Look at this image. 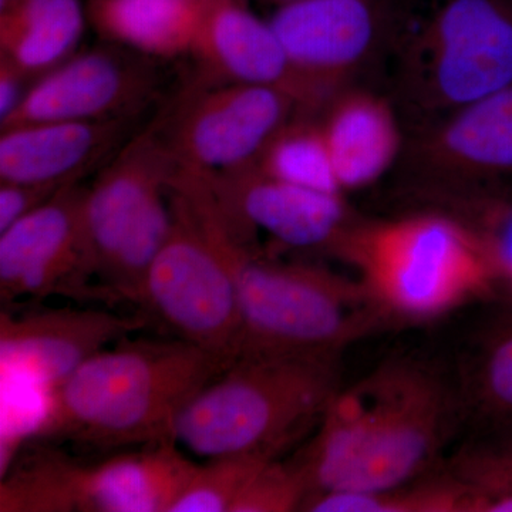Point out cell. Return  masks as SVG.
Here are the masks:
<instances>
[{
  "mask_svg": "<svg viewBox=\"0 0 512 512\" xmlns=\"http://www.w3.org/2000/svg\"><path fill=\"white\" fill-rule=\"evenodd\" d=\"M130 119L43 121L3 128L0 181L76 184L117 148Z\"/></svg>",
  "mask_w": 512,
  "mask_h": 512,
  "instance_id": "obj_18",
  "label": "cell"
},
{
  "mask_svg": "<svg viewBox=\"0 0 512 512\" xmlns=\"http://www.w3.org/2000/svg\"><path fill=\"white\" fill-rule=\"evenodd\" d=\"M198 464L175 441L77 460L47 447L36 468L43 512H170Z\"/></svg>",
  "mask_w": 512,
  "mask_h": 512,
  "instance_id": "obj_11",
  "label": "cell"
},
{
  "mask_svg": "<svg viewBox=\"0 0 512 512\" xmlns=\"http://www.w3.org/2000/svg\"><path fill=\"white\" fill-rule=\"evenodd\" d=\"M18 2L19 0H0V12L9 9L10 6L16 5Z\"/></svg>",
  "mask_w": 512,
  "mask_h": 512,
  "instance_id": "obj_31",
  "label": "cell"
},
{
  "mask_svg": "<svg viewBox=\"0 0 512 512\" xmlns=\"http://www.w3.org/2000/svg\"><path fill=\"white\" fill-rule=\"evenodd\" d=\"M400 163L436 204L512 198V84L417 128Z\"/></svg>",
  "mask_w": 512,
  "mask_h": 512,
  "instance_id": "obj_9",
  "label": "cell"
},
{
  "mask_svg": "<svg viewBox=\"0 0 512 512\" xmlns=\"http://www.w3.org/2000/svg\"><path fill=\"white\" fill-rule=\"evenodd\" d=\"M217 222L237 275L241 315L237 359H340L357 340L392 325L356 276L266 258L218 215Z\"/></svg>",
  "mask_w": 512,
  "mask_h": 512,
  "instance_id": "obj_4",
  "label": "cell"
},
{
  "mask_svg": "<svg viewBox=\"0 0 512 512\" xmlns=\"http://www.w3.org/2000/svg\"><path fill=\"white\" fill-rule=\"evenodd\" d=\"M268 454H231L198 464L170 512H231L238 498L269 461Z\"/></svg>",
  "mask_w": 512,
  "mask_h": 512,
  "instance_id": "obj_25",
  "label": "cell"
},
{
  "mask_svg": "<svg viewBox=\"0 0 512 512\" xmlns=\"http://www.w3.org/2000/svg\"><path fill=\"white\" fill-rule=\"evenodd\" d=\"M204 9L192 0H90L87 16L104 42L165 60L191 53Z\"/></svg>",
  "mask_w": 512,
  "mask_h": 512,
  "instance_id": "obj_20",
  "label": "cell"
},
{
  "mask_svg": "<svg viewBox=\"0 0 512 512\" xmlns=\"http://www.w3.org/2000/svg\"><path fill=\"white\" fill-rule=\"evenodd\" d=\"M380 22L377 0H292L269 19L295 69L328 100L372 56Z\"/></svg>",
  "mask_w": 512,
  "mask_h": 512,
  "instance_id": "obj_16",
  "label": "cell"
},
{
  "mask_svg": "<svg viewBox=\"0 0 512 512\" xmlns=\"http://www.w3.org/2000/svg\"><path fill=\"white\" fill-rule=\"evenodd\" d=\"M84 190L79 183L69 185L53 200L0 232L2 305L52 296L111 305L97 284L84 231Z\"/></svg>",
  "mask_w": 512,
  "mask_h": 512,
  "instance_id": "obj_12",
  "label": "cell"
},
{
  "mask_svg": "<svg viewBox=\"0 0 512 512\" xmlns=\"http://www.w3.org/2000/svg\"><path fill=\"white\" fill-rule=\"evenodd\" d=\"M192 2L201 3V5H208L212 0H192Z\"/></svg>",
  "mask_w": 512,
  "mask_h": 512,
  "instance_id": "obj_33",
  "label": "cell"
},
{
  "mask_svg": "<svg viewBox=\"0 0 512 512\" xmlns=\"http://www.w3.org/2000/svg\"><path fill=\"white\" fill-rule=\"evenodd\" d=\"M309 488L293 461H269L258 471L231 512L302 511Z\"/></svg>",
  "mask_w": 512,
  "mask_h": 512,
  "instance_id": "obj_27",
  "label": "cell"
},
{
  "mask_svg": "<svg viewBox=\"0 0 512 512\" xmlns=\"http://www.w3.org/2000/svg\"><path fill=\"white\" fill-rule=\"evenodd\" d=\"M464 417L458 384L440 370L389 360L340 387L292 461L311 495L387 490L443 467L441 454Z\"/></svg>",
  "mask_w": 512,
  "mask_h": 512,
  "instance_id": "obj_1",
  "label": "cell"
},
{
  "mask_svg": "<svg viewBox=\"0 0 512 512\" xmlns=\"http://www.w3.org/2000/svg\"><path fill=\"white\" fill-rule=\"evenodd\" d=\"M340 191L363 190L392 170L404 141L396 106L369 90L346 87L320 114Z\"/></svg>",
  "mask_w": 512,
  "mask_h": 512,
  "instance_id": "obj_19",
  "label": "cell"
},
{
  "mask_svg": "<svg viewBox=\"0 0 512 512\" xmlns=\"http://www.w3.org/2000/svg\"><path fill=\"white\" fill-rule=\"evenodd\" d=\"M227 367L181 339L127 336L50 392L33 441L103 456L175 441L185 404Z\"/></svg>",
  "mask_w": 512,
  "mask_h": 512,
  "instance_id": "obj_2",
  "label": "cell"
},
{
  "mask_svg": "<svg viewBox=\"0 0 512 512\" xmlns=\"http://www.w3.org/2000/svg\"><path fill=\"white\" fill-rule=\"evenodd\" d=\"M302 511L477 512V500L470 485L450 467H441L429 476L387 490L311 495Z\"/></svg>",
  "mask_w": 512,
  "mask_h": 512,
  "instance_id": "obj_23",
  "label": "cell"
},
{
  "mask_svg": "<svg viewBox=\"0 0 512 512\" xmlns=\"http://www.w3.org/2000/svg\"><path fill=\"white\" fill-rule=\"evenodd\" d=\"M340 359L239 357L185 404L174 426L194 456L279 458L316 430L340 387Z\"/></svg>",
  "mask_w": 512,
  "mask_h": 512,
  "instance_id": "obj_5",
  "label": "cell"
},
{
  "mask_svg": "<svg viewBox=\"0 0 512 512\" xmlns=\"http://www.w3.org/2000/svg\"><path fill=\"white\" fill-rule=\"evenodd\" d=\"M177 164L157 124L120 148L83 195L97 284L113 303L138 306L148 268L173 224Z\"/></svg>",
  "mask_w": 512,
  "mask_h": 512,
  "instance_id": "obj_7",
  "label": "cell"
},
{
  "mask_svg": "<svg viewBox=\"0 0 512 512\" xmlns=\"http://www.w3.org/2000/svg\"><path fill=\"white\" fill-rule=\"evenodd\" d=\"M170 201L173 224L144 278L138 312L174 338L232 365L241 315L237 275L220 228L190 192L171 184Z\"/></svg>",
  "mask_w": 512,
  "mask_h": 512,
  "instance_id": "obj_6",
  "label": "cell"
},
{
  "mask_svg": "<svg viewBox=\"0 0 512 512\" xmlns=\"http://www.w3.org/2000/svg\"><path fill=\"white\" fill-rule=\"evenodd\" d=\"M328 252L366 286L390 323L439 319L498 298L483 244L443 208L392 220H353Z\"/></svg>",
  "mask_w": 512,
  "mask_h": 512,
  "instance_id": "obj_3",
  "label": "cell"
},
{
  "mask_svg": "<svg viewBox=\"0 0 512 512\" xmlns=\"http://www.w3.org/2000/svg\"><path fill=\"white\" fill-rule=\"evenodd\" d=\"M299 114L308 113L275 87L197 84L157 128L181 170L231 173L254 165L271 138Z\"/></svg>",
  "mask_w": 512,
  "mask_h": 512,
  "instance_id": "obj_10",
  "label": "cell"
},
{
  "mask_svg": "<svg viewBox=\"0 0 512 512\" xmlns=\"http://www.w3.org/2000/svg\"><path fill=\"white\" fill-rule=\"evenodd\" d=\"M69 185L72 184L0 181V232L53 200Z\"/></svg>",
  "mask_w": 512,
  "mask_h": 512,
  "instance_id": "obj_28",
  "label": "cell"
},
{
  "mask_svg": "<svg viewBox=\"0 0 512 512\" xmlns=\"http://www.w3.org/2000/svg\"><path fill=\"white\" fill-rule=\"evenodd\" d=\"M190 55L200 63L202 83H245L291 94L308 114L319 116L330 100L293 66L269 20L241 0L205 5Z\"/></svg>",
  "mask_w": 512,
  "mask_h": 512,
  "instance_id": "obj_17",
  "label": "cell"
},
{
  "mask_svg": "<svg viewBox=\"0 0 512 512\" xmlns=\"http://www.w3.org/2000/svg\"><path fill=\"white\" fill-rule=\"evenodd\" d=\"M498 299L467 350L457 383L466 420L483 437L512 430V299Z\"/></svg>",
  "mask_w": 512,
  "mask_h": 512,
  "instance_id": "obj_22",
  "label": "cell"
},
{
  "mask_svg": "<svg viewBox=\"0 0 512 512\" xmlns=\"http://www.w3.org/2000/svg\"><path fill=\"white\" fill-rule=\"evenodd\" d=\"M254 165L285 183L343 194L333 171L320 116L293 117L266 144Z\"/></svg>",
  "mask_w": 512,
  "mask_h": 512,
  "instance_id": "obj_24",
  "label": "cell"
},
{
  "mask_svg": "<svg viewBox=\"0 0 512 512\" xmlns=\"http://www.w3.org/2000/svg\"><path fill=\"white\" fill-rule=\"evenodd\" d=\"M150 323L100 308H36L0 315L3 379L55 390L87 359Z\"/></svg>",
  "mask_w": 512,
  "mask_h": 512,
  "instance_id": "obj_14",
  "label": "cell"
},
{
  "mask_svg": "<svg viewBox=\"0 0 512 512\" xmlns=\"http://www.w3.org/2000/svg\"><path fill=\"white\" fill-rule=\"evenodd\" d=\"M192 174L200 178L228 221L248 238L252 232L264 231L285 247L328 251L355 220L345 195L285 183L255 165L231 173Z\"/></svg>",
  "mask_w": 512,
  "mask_h": 512,
  "instance_id": "obj_15",
  "label": "cell"
},
{
  "mask_svg": "<svg viewBox=\"0 0 512 512\" xmlns=\"http://www.w3.org/2000/svg\"><path fill=\"white\" fill-rule=\"evenodd\" d=\"M437 205L473 229L493 268L498 296L512 299V198H463Z\"/></svg>",
  "mask_w": 512,
  "mask_h": 512,
  "instance_id": "obj_26",
  "label": "cell"
},
{
  "mask_svg": "<svg viewBox=\"0 0 512 512\" xmlns=\"http://www.w3.org/2000/svg\"><path fill=\"white\" fill-rule=\"evenodd\" d=\"M30 80L18 67L0 57V124L8 121L19 109L32 86L28 83Z\"/></svg>",
  "mask_w": 512,
  "mask_h": 512,
  "instance_id": "obj_29",
  "label": "cell"
},
{
  "mask_svg": "<svg viewBox=\"0 0 512 512\" xmlns=\"http://www.w3.org/2000/svg\"><path fill=\"white\" fill-rule=\"evenodd\" d=\"M399 99L419 127L512 84V0H446L397 50Z\"/></svg>",
  "mask_w": 512,
  "mask_h": 512,
  "instance_id": "obj_8",
  "label": "cell"
},
{
  "mask_svg": "<svg viewBox=\"0 0 512 512\" xmlns=\"http://www.w3.org/2000/svg\"><path fill=\"white\" fill-rule=\"evenodd\" d=\"M157 89L156 60L106 42L36 79L0 130L43 121L131 120Z\"/></svg>",
  "mask_w": 512,
  "mask_h": 512,
  "instance_id": "obj_13",
  "label": "cell"
},
{
  "mask_svg": "<svg viewBox=\"0 0 512 512\" xmlns=\"http://www.w3.org/2000/svg\"><path fill=\"white\" fill-rule=\"evenodd\" d=\"M268 2L275 3L276 6L285 5V3L292 2V0H268Z\"/></svg>",
  "mask_w": 512,
  "mask_h": 512,
  "instance_id": "obj_32",
  "label": "cell"
},
{
  "mask_svg": "<svg viewBox=\"0 0 512 512\" xmlns=\"http://www.w3.org/2000/svg\"><path fill=\"white\" fill-rule=\"evenodd\" d=\"M87 23L82 0H19L0 12V57L39 79L76 55Z\"/></svg>",
  "mask_w": 512,
  "mask_h": 512,
  "instance_id": "obj_21",
  "label": "cell"
},
{
  "mask_svg": "<svg viewBox=\"0 0 512 512\" xmlns=\"http://www.w3.org/2000/svg\"><path fill=\"white\" fill-rule=\"evenodd\" d=\"M474 447L495 464L512 473V430L495 436L481 437Z\"/></svg>",
  "mask_w": 512,
  "mask_h": 512,
  "instance_id": "obj_30",
  "label": "cell"
}]
</instances>
